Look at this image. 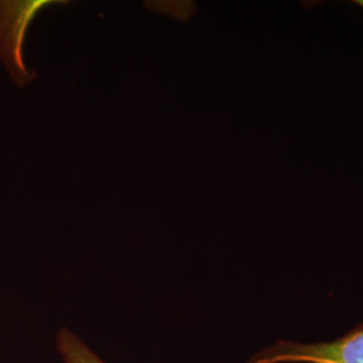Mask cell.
Instances as JSON below:
<instances>
[{"mask_svg":"<svg viewBox=\"0 0 363 363\" xmlns=\"http://www.w3.org/2000/svg\"><path fill=\"white\" fill-rule=\"evenodd\" d=\"M247 363H363V325L327 342L281 340Z\"/></svg>","mask_w":363,"mask_h":363,"instance_id":"1","label":"cell"},{"mask_svg":"<svg viewBox=\"0 0 363 363\" xmlns=\"http://www.w3.org/2000/svg\"><path fill=\"white\" fill-rule=\"evenodd\" d=\"M48 1H0V58L15 82L30 81L22 58V45L27 27Z\"/></svg>","mask_w":363,"mask_h":363,"instance_id":"2","label":"cell"},{"mask_svg":"<svg viewBox=\"0 0 363 363\" xmlns=\"http://www.w3.org/2000/svg\"><path fill=\"white\" fill-rule=\"evenodd\" d=\"M57 351L64 363H106L88 345L67 328H61L55 339Z\"/></svg>","mask_w":363,"mask_h":363,"instance_id":"3","label":"cell"},{"mask_svg":"<svg viewBox=\"0 0 363 363\" xmlns=\"http://www.w3.org/2000/svg\"><path fill=\"white\" fill-rule=\"evenodd\" d=\"M354 4H357V6H359V7H362L363 9V0H355Z\"/></svg>","mask_w":363,"mask_h":363,"instance_id":"4","label":"cell"}]
</instances>
